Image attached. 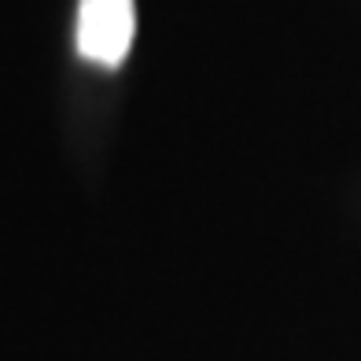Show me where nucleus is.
Masks as SVG:
<instances>
[{"label":"nucleus","mask_w":361,"mask_h":361,"mask_svg":"<svg viewBox=\"0 0 361 361\" xmlns=\"http://www.w3.org/2000/svg\"><path fill=\"white\" fill-rule=\"evenodd\" d=\"M137 34L133 0H78L74 44L78 56L96 67H122Z\"/></svg>","instance_id":"obj_1"}]
</instances>
